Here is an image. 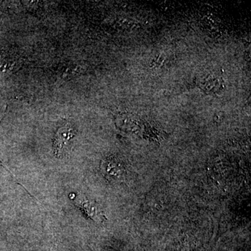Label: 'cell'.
<instances>
[{"mask_svg":"<svg viewBox=\"0 0 251 251\" xmlns=\"http://www.w3.org/2000/svg\"><path fill=\"white\" fill-rule=\"evenodd\" d=\"M74 202L75 203V205L85 211L87 216L96 222H101L103 221V214L99 209L98 206L95 203L86 198L85 196L81 195L77 196L75 199H74Z\"/></svg>","mask_w":251,"mask_h":251,"instance_id":"2","label":"cell"},{"mask_svg":"<svg viewBox=\"0 0 251 251\" xmlns=\"http://www.w3.org/2000/svg\"><path fill=\"white\" fill-rule=\"evenodd\" d=\"M6 104L2 99H0V121L4 117L5 112H6Z\"/></svg>","mask_w":251,"mask_h":251,"instance_id":"4","label":"cell"},{"mask_svg":"<svg viewBox=\"0 0 251 251\" xmlns=\"http://www.w3.org/2000/svg\"><path fill=\"white\" fill-rule=\"evenodd\" d=\"M75 135V130L69 125L62 127L57 130L54 136L53 144L54 152L56 156H60L64 147L68 145V143Z\"/></svg>","mask_w":251,"mask_h":251,"instance_id":"1","label":"cell"},{"mask_svg":"<svg viewBox=\"0 0 251 251\" xmlns=\"http://www.w3.org/2000/svg\"><path fill=\"white\" fill-rule=\"evenodd\" d=\"M103 169L110 177H120L123 173V168L115 158H108L103 163Z\"/></svg>","mask_w":251,"mask_h":251,"instance_id":"3","label":"cell"}]
</instances>
